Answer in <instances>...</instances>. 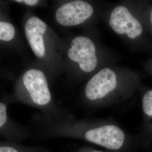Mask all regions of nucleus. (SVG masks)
<instances>
[{
  "mask_svg": "<svg viewBox=\"0 0 152 152\" xmlns=\"http://www.w3.org/2000/svg\"><path fill=\"white\" fill-rule=\"evenodd\" d=\"M38 139L68 138L78 139L102 147L112 152H121L128 142L125 132L113 124L98 125H61L48 128L39 133Z\"/></svg>",
  "mask_w": 152,
  "mask_h": 152,
  "instance_id": "1",
  "label": "nucleus"
},
{
  "mask_svg": "<svg viewBox=\"0 0 152 152\" xmlns=\"http://www.w3.org/2000/svg\"><path fill=\"white\" fill-rule=\"evenodd\" d=\"M68 55L71 60L77 62L81 70L85 72L94 70L97 65L96 48L92 41L86 37L78 36L73 38Z\"/></svg>",
  "mask_w": 152,
  "mask_h": 152,
  "instance_id": "2",
  "label": "nucleus"
},
{
  "mask_svg": "<svg viewBox=\"0 0 152 152\" xmlns=\"http://www.w3.org/2000/svg\"><path fill=\"white\" fill-rule=\"evenodd\" d=\"M23 81L33 103L39 107L49 105L51 96L46 78L42 71L28 70L23 75Z\"/></svg>",
  "mask_w": 152,
  "mask_h": 152,
  "instance_id": "3",
  "label": "nucleus"
},
{
  "mask_svg": "<svg viewBox=\"0 0 152 152\" xmlns=\"http://www.w3.org/2000/svg\"><path fill=\"white\" fill-rule=\"evenodd\" d=\"M92 6L83 1H74L61 6L56 11V19L60 25L71 27L81 24L93 14Z\"/></svg>",
  "mask_w": 152,
  "mask_h": 152,
  "instance_id": "4",
  "label": "nucleus"
},
{
  "mask_svg": "<svg viewBox=\"0 0 152 152\" xmlns=\"http://www.w3.org/2000/svg\"><path fill=\"white\" fill-rule=\"evenodd\" d=\"M109 24L115 32L126 34L131 39L139 37L142 31L140 23L124 6H117L112 11Z\"/></svg>",
  "mask_w": 152,
  "mask_h": 152,
  "instance_id": "5",
  "label": "nucleus"
},
{
  "mask_svg": "<svg viewBox=\"0 0 152 152\" xmlns=\"http://www.w3.org/2000/svg\"><path fill=\"white\" fill-rule=\"evenodd\" d=\"M117 83L114 71L106 68L99 71L88 82L85 88L86 98L94 101L105 97L113 91Z\"/></svg>",
  "mask_w": 152,
  "mask_h": 152,
  "instance_id": "6",
  "label": "nucleus"
},
{
  "mask_svg": "<svg viewBox=\"0 0 152 152\" xmlns=\"http://www.w3.org/2000/svg\"><path fill=\"white\" fill-rule=\"evenodd\" d=\"M47 28L46 24L36 16H32L25 24V34L33 52L38 58L45 54L43 35Z\"/></svg>",
  "mask_w": 152,
  "mask_h": 152,
  "instance_id": "7",
  "label": "nucleus"
},
{
  "mask_svg": "<svg viewBox=\"0 0 152 152\" xmlns=\"http://www.w3.org/2000/svg\"><path fill=\"white\" fill-rule=\"evenodd\" d=\"M0 152H51L41 147L28 146L21 143L10 141H0Z\"/></svg>",
  "mask_w": 152,
  "mask_h": 152,
  "instance_id": "8",
  "label": "nucleus"
},
{
  "mask_svg": "<svg viewBox=\"0 0 152 152\" xmlns=\"http://www.w3.org/2000/svg\"><path fill=\"white\" fill-rule=\"evenodd\" d=\"M15 34V28L9 23L0 22V39L4 41H11Z\"/></svg>",
  "mask_w": 152,
  "mask_h": 152,
  "instance_id": "9",
  "label": "nucleus"
},
{
  "mask_svg": "<svg viewBox=\"0 0 152 152\" xmlns=\"http://www.w3.org/2000/svg\"><path fill=\"white\" fill-rule=\"evenodd\" d=\"M142 106L144 113L147 116L152 117V90L147 91L144 95Z\"/></svg>",
  "mask_w": 152,
  "mask_h": 152,
  "instance_id": "10",
  "label": "nucleus"
},
{
  "mask_svg": "<svg viewBox=\"0 0 152 152\" xmlns=\"http://www.w3.org/2000/svg\"><path fill=\"white\" fill-rule=\"evenodd\" d=\"M76 152H105L100 151L98 149H95L93 148L89 147H83L80 148Z\"/></svg>",
  "mask_w": 152,
  "mask_h": 152,
  "instance_id": "11",
  "label": "nucleus"
},
{
  "mask_svg": "<svg viewBox=\"0 0 152 152\" xmlns=\"http://www.w3.org/2000/svg\"><path fill=\"white\" fill-rule=\"evenodd\" d=\"M16 2L18 3H22L23 2L25 4H27L29 6H34L36 5L38 2L37 0H16Z\"/></svg>",
  "mask_w": 152,
  "mask_h": 152,
  "instance_id": "12",
  "label": "nucleus"
},
{
  "mask_svg": "<svg viewBox=\"0 0 152 152\" xmlns=\"http://www.w3.org/2000/svg\"><path fill=\"white\" fill-rule=\"evenodd\" d=\"M150 18H151V24H152V9L151 11V15H150Z\"/></svg>",
  "mask_w": 152,
  "mask_h": 152,
  "instance_id": "13",
  "label": "nucleus"
}]
</instances>
